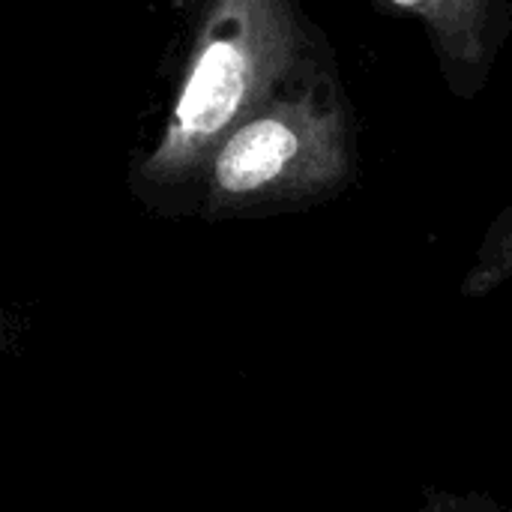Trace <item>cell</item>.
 I'll return each mask as SVG.
<instances>
[{
    "instance_id": "obj_4",
    "label": "cell",
    "mask_w": 512,
    "mask_h": 512,
    "mask_svg": "<svg viewBox=\"0 0 512 512\" xmlns=\"http://www.w3.org/2000/svg\"><path fill=\"white\" fill-rule=\"evenodd\" d=\"M512 279V207L495 222L489 237L480 246L474 267L465 276L462 294L465 297H486L498 285Z\"/></svg>"
},
{
    "instance_id": "obj_3",
    "label": "cell",
    "mask_w": 512,
    "mask_h": 512,
    "mask_svg": "<svg viewBox=\"0 0 512 512\" xmlns=\"http://www.w3.org/2000/svg\"><path fill=\"white\" fill-rule=\"evenodd\" d=\"M399 9L420 15L435 42L459 63L474 66L483 54V27L489 0H390Z\"/></svg>"
},
{
    "instance_id": "obj_1",
    "label": "cell",
    "mask_w": 512,
    "mask_h": 512,
    "mask_svg": "<svg viewBox=\"0 0 512 512\" xmlns=\"http://www.w3.org/2000/svg\"><path fill=\"white\" fill-rule=\"evenodd\" d=\"M297 45L291 0H204L165 129L138 165L144 186L201 177L228 132L276 99Z\"/></svg>"
},
{
    "instance_id": "obj_2",
    "label": "cell",
    "mask_w": 512,
    "mask_h": 512,
    "mask_svg": "<svg viewBox=\"0 0 512 512\" xmlns=\"http://www.w3.org/2000/svg\"><path fill=\"white\" fill-rule=\"evenodd\" d=\"M351 177L345 117L315 96L270 99L207 162L204 216H249L321 201Z\"/></svg>"
},
{
    "instance_id": "obj_5",
    "label": "cell",
    "mask_w": 512,
    "mask_h": 512,
    "mask_svg": "<svg viewBox=\"0 0 512 512\" xmlns=\"http://www.w3.org/2000/svg\"><path fill=\"white\" fill-rule=\"evenodd\" d=\"M423 512H456L453 507H429V510H423Z\"/></svg>"
}]
</instances>
